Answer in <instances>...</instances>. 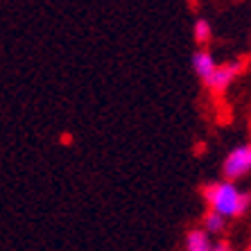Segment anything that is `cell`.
Masks as SVG:
<instances>
[{"label":"cell","instance_id":"8","mask_svg":"<svg viewBox=\"0 0 251 251\" xmlns=\"http://www.w3.org/2000/svg\"><path fill=\"white\" fill-rule=\"evenodd\" d=\"M213 251H233V249H231L226 242H220V245H215V249H213Z\"/></svg>","mask_w":251,"mask_h":251},{"label":"cell","instance_id":"3","mask_svg":"<svg viewBox=\"0 0 251 251\" xmlns=\"http://www.w3.org/2000/svg\"><path fill=\"white\" fill-rule=\"evenodd\" d=\"M240 70H242V64H224V66H217L215 75L210 77V82L206 84V86L213 88V91H224L226 86H231L233 77L238 75Z\"/></svg>","mask_w":251,"mask_h":251},{"label":"cell","instance_id":"5","mask_svg":"<svg viewBox=\"0 0 251 251\" xmlns=\"http://www.w3.org/2000/svg\"><path fill=\"white\" fill-rule=\"evenodd\" d=\"M215 245L210 242V235L204 228H193L186 235V251H213Z\"/></svg>","mask_w":251,"mask_h":251},{"label":"cell","instance_id":"4","mask_svg":"<svg viewBox=\"0 0 251 251\" xmlns=\"http://www.w3.org/2000/svg\"><path fill=\"white\" fill-rule=\"evenodd\" d=\"M193 68H195V73L201 77V82L208 84L210 77L215 75L217 64H215V59H213V54H210V52L199 50V52H195V57H193Z\"/></svg>","mask_w":251,"mask_h":251},{"label":"cell","instance_id":"2","mask_svg":"<svg viewBox=\"0 0 251 251\" xmlns=\"http://www.w3.org/2000/svg\"><path fill=\"white\" fill-rule=\"evenodd\" d=\"M247 172H251V145H240L224 158V176L226 181H235Z\"/></svg>","mask_w":251,"mask_h":251},{"label":"cell","instance_id":"7","mask_svg":"<svg viewBox=\"0 0 251 251\" xmlns=\"http://www.w3.org/2000/svg\"><path fill=\"white\" fill-rule=\"evenodd\" d=\"M193 34H195V41H197L199 46H204V43L210 41V36H213V27H210V23L206 18H197V21H195V27H193Z\"/></svg>","mask_w":251,"mask_h":251},{"label":"cell","instance_id":"6","mask_svg":"<svg viewBox=\"0 0 251 251\" xmlns=\"http://www.w3.org/2000/svg\"><path fill=\"white\" fill-rule=\"evenodd\" d=\"M224 226H226V217L217 215V213H213V210H208L204 215V231L206 233H222Z\"/></svg>","mask_w":251,"mask_h":251},{"label":"cell","instance_id":"9","mask_svg":"<svg viewBox=\"0 0 251 251\" xmlns=\"http://www.w3.org/2000/svg\"><path fill=\"white\" fill-rule=\"evenodd\" d=\"M247 251H251V247H249V249H247Z\"/></svg>","mask_w":251,"mask_h":251},{"label":"cell","instance_id":"1","mask_svg":"<svg viewBox=\"0 0 251 251\" xmlns=\"http://www.w3.org/2000/svg\"><path fill=\"white\" fill-rule=\"evenodd\" d=\"M204 199L213 213L222 217H240L251 206V195L235 188L233 181H215L204 186Z\"/></svg>","mask_w":251,"mask_h":251}]
</instances>
